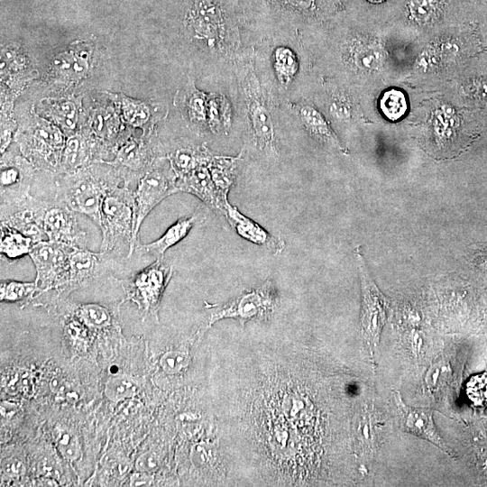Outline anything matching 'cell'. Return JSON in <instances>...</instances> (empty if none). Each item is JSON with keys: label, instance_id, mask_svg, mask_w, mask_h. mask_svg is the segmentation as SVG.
<instances>
[{"label": "cell", "instance_id": "obj_1", "mask_svg": "<svg viewBox=\"0 0 487 487\" xmlns=\"http://www.w3.org/2000/svg\"><path fill=\"white\" fill-rule=\"evenodd\" d=\"M134 223L133 191L127 183L114 185L106 191L101 205L98 225L102 231L100 253H111L127 246L129 257L134 251Z\"/></svg>", "mask_w": 487, "mask_h": 487}, {"label": "cell", "instance_id": "obj_2", "mask_svg": "<svg viewBox=\"0 0 487 487\" xmlns=\"http://www.w3.org/2000/svg\"><path fill=\"white\" fill-rule=\"evenodd\" d=\"M118 183L119 178L113 180L101 179L86 167L65 173L57 183L56 198L72 211L87 216L99 225L103 198L106 191Z\"/></svg>", "mask_w": 487, "mask_h": 487}, {"label": "cell", "instance_id": "obj_3", "mask_svg": "<svg viewBox=\"0 0 487 487\" xmlns=\"http://www.w3.org/2000/svg\"><path fill=\"white\" fill-rule=\"evenodd\" d=\"M362 289V308L360 315L361 331L369 352L372 367H376V353L381 335L388 319L390 299L379 289L366 266L362 247L354 250Z\"/></svg>", "mask_w": 487, "mask_h": 487}, {"label": "cell", "instance_id": "obj_4", "mask_svg": "<svg viewBox=\"0 0 487 487\" xmlns=\"http://www.w3.org/2000/svg\"><path fill=\"white\" fill-rule=\"evenodd\" d=\"M279 303V293L272 279L262 285L244 290L224 304L209 307L207 325L224 318H235L242 326L253 319H264L271 316Z\"/></svg>", "mask_w": 487, "mask_h": 487}, {"label": "cell", "instance_id": "obj_5", "mask_svg": "<svg viewBox=\"0 0 487 487\" xmlns=\"http://www.w3.org/2000/svg\"><path fill=\"white\" fill-rule=\"evenodd\" d=\"M70 249L71 245L49 240L33 244L29 256L36 270L37 292L55 289L61 293L66 290Z\"/></svg>", "mask_w": 487, "mask_h": 487}, {"label": "cell", "instance_id": "obj_6", "mask_svg": "<svg viewBox=\"0 0 487 487\" xmlns=\"http://www.w3.org/2000/svg\"><path fill=\"white\" fill-rule=\"evenodd\" d=\"M178 191L177 175L171 164L170 167L161 163L152 166L141 176L133 191L135 205L134 249L142 221L161 201Z\"/></svg>", "mask_w": 487, "mask_h": 487}, {"label": "cell", "instance_id": "obj_7", "mask_svg": "<svg viewBox=\"0 0 487 487\" xmlns=\"http://www.w3.org/2000/svg\"><path fill=\"white\" fill-rule=\"evenodd\" d=\"M262 52L268 86L280 96L293 92L300 73V56L295 43L290 39L271 40Z\"/></svg>", "mask_w": 487, "mask_h": 487}, {"label": "cell", "instance_id": "obj_8", "mask_svg": "<svg viewBox=\"0 0 487 487\" xmlns=\"http://www.w3.org/2000/svg\"><path fill=\"white\" fill-rule=\"evenodd\" d=\"M172 273L170 266L157 259L123 282L126 299L135 302L142 313L157 317L161 299Z\"/></svg>", "mask_w": 487, "mask_h": 487}, {"label": "cell", "instance_id": "obj_9", "mask_svg": "<svg viewBox=\"0 0 487 487\" xmlns=\"http://www.w3.org/2000/svg\"><path fill=\"white\" fill-rule=\"evenodd\" d=\"M17 140L23 153L32 164L51 170L60 169L65 141L57 127L45 122H38L22 131Z\"/></svg>", "mask_w": 487, "mask_h": 487}, {"label": "cell", "instance_id": "obj_10", "mask_svg": "<svg viewBox=\"0 0 487 487\" xmlns=\"http://www.w3.org/2000/svg\"><path fill=\"white\" fill-rule=\"evenodd\" d=\"M48 201L29 195L20 201L1 205V224L32 238L35 243L43 241V216Z\"/></svg>", "mask_w": 487, "mask_h": 487}, {"label": "cell", "instance_id": "obj_11", "mask_svg": "<svg viewBox=\"0 0 487 487\" xmlns=\"http://www.w3.org/2000/svg\"><path fill=\"white\" fill-rule=\"evenodd\" d=\"M400 427L402 431L428 441L443 452L452 455L449 446L437 431L433 419V410L408 406L400 392L392 391Z\"/></svg>", "mask_w": 487, "mask_h": 487}, {"label": "cell", "instance_id": "obj_12", "mask_svg": "<svg viewBox=\"0 0 487 487\" xmlns=\"http://www.w3.org/2000/svg\"><path fill=\"white\" fill-rule=\"evenodd\" d=\"M33 176L32 162L19 156L2 157L0 172L1 205L20 201L29 195Z\"/></svg>", "mask_w": 487, "mask_h": 487}, {"label": "cell", "instance_id": "obj_13", "mask_svg": "<svg viewBox=\"0 0 487 487\" xmlns=\"http://www.w3.org/2000/svg\"><path fill=\"white\" fill-rule=\"evenodd\" d=\"M209 159L210 156L208 155L189 172L179 177L177 179V187L179 191L197 196L212 210L225 216L229 202L227 197L223 196L218 191L211 178L207 167Z\"/></svg>", "mask_w": 487, "mask_h": 487}, {"label": "cell", "instance_id": "obj_14", "mask_svg": "<svg viewBox=\"0 0 487 487\" xmlns=\"http://www.w3.org/2000/svg\"><path fill=\"white\" fill-rule=\"evenodd\" d=\"M43 231L47 240L71 246L85 237L72 211L60 200L48 202L43 216Z\"/></svg>", "mask_w": 487, "mask_h": 487}, {"label": "cell", "instance_id": "obj_15", "mask_svg": "<svg viewBox=\"0 0 487 487\" xmlns=\"http://www.w3.org/2000/svg\"><path fill=\"white\" fill-rule=\"evenodd\" d=\"M225 216L234 231L247 241L265 246L274 253H280L283 250L285 244L280 237L271 234L257 223L241 214L230 203Z\"/></svg>", "mask_w": 487, "mask_h": 487}, {"label": "cell", "instance_id": "obj_16", "mask_svg": "<svg viewBox=\"0 0 487 487\" xmlns=\"http://www.w3.org/2000/svg\"><path fill=\"white\" fill-rule=\"evenodd\" d=\"M102 253H93L79 246H71L69 262V278L66 291L88 285L97 275Z\"/></svg>", "mask_w": 487, "mask_h": 487}, {"label": "cell", "instance_id": "obj_17", "mask_svg": "<svg viewBox=\"0 0 487 487\" xmlns=\"http://www.w3.org/2000/svg\"><path fill=\"white\" fill-rule=\"evenodd\" d=\"M249 118L256 145L269 155L275 153V130L271 116L264 104L252 100L249 104Z\"/></svg>", "mask_w": 487, "mask_h": 487}, {"label": "cell", "instance_id": "obj_18", "mask_svg": "<svg viewBox=\"0 0 487 487\" xmlns=\"http://www.w3.org/2000/svg\"><path fill=\"white\" fill-rule=\"evenodd\" d=\"M199 217L200 213H195L192 216L178 219L157 240L143 245H138L140 253L161 259L169 248L187 236Z\"/></svg>", "mask_w": 487, "mask_h": 487}, {"label": "cell", "instance_id": "obj_19", "mask_svg": "<svg viewBox=\"0 0 487 487\" xmlns=\"http://www.w3.org/2000/svg\"><path fill=\"white\" fill-rule=\"evenodd\" d=\"M449 0H406L407 18L420 26L435 24L447 14Z\"/></svg>", "mask_w": 487, "mask_h": 487}, {"label": "cell", "instance_id": "obj_20", "mask_svg": "<svg viewBox=\"0 0 487 487\" xmlns=\"http://www.w3.org/2000/svg\"><path fill=\"white\" fill-rule=\"evenodd\" d=\"M91 158V143L83 135H71L65 142L60 169L61 172L70 173L87 167Z\"/></svg>", "mask_w": 487, "mask_h": 487}, {"label": "cell", "instance_id": "obj_21", "mask_svg": "<svg viewBox=\"0 0 487 487\" xmlns=\"http://www.w3.org/2000/svg\"><path fill=\"white\" fill-rule=\"evenodd\" d=\"M298 116L315 139L345 152L326 120L317 109L308 105L301 106L298 108Z\"/></svg>", "mask_w": 487, "mask_h": 487}, {"label": "cell", "instance_id": "obj_22", "mask_svg": "<svg viewBox=\"0 0 487 487\" xmlns=\"http://www.w3.org/2000/svg\"><path fill=\"white\" fill-rule=\"evenodd\" d=\"M150 161V152L144 143L135 139H128L118 148L111 164L133 171H141L148 166Z\"/></svg>", "mask_w": 487, "mask_h": 487}, {"label": "cell", "instance_id": "obj_23", "mask_svg": "<svg viewBox=\"0 0 487 487\" xmlns=\"http://www.w3.org/2000/svg\"><path fill=\"white\" fill-rule=\"evenodd\" d=\"M265 2L278 14L294 20L295 17L306 19L318 16L326 6L323 0H265Z\"/></svg>", "mask_w": 487, "mask_h": 487}, {"label": "cell", "instance_id": "obj_24", "mask_svg": "<svg viewBox=\"0 0 487 487\" xmlns=\"http://www.w3.org/2000/svg\"><path fill=\"white\" fill-rule=\"evenodd\" d=\"M35 242L21 232L1 224L0 253L9 260L29 254Z\"/></svg>", "mask_w": 487, "mask_h": 487}, {"label": "cell", "instance_id": "obj_25", "mask_svg": "<svg viewBox=\"0 0 487 487\" xmlns=\"http://www.w3.org/2000/svg\"><path fill=\"white\" fill-rule=\"evenodd\" d=\"M237 160L238 158L210 157L207 162L211 178L218 191L225 197H227L234 182Z\"/></svg>", "mask_w": 487, "mask_h": 487}, {"label": "cell", "instance_id": "obj_26", "mask_svg": "<svg viewBox=\"0 0 487 487\" xmlns=\"http://www.w3.org/2000/svg\"><path fill=\"white\" fill-rule=\"evenodd\" d=\"M88 52L82 49L60 55L54 61L57 74L68 80L81 78L87 71Z\"/></svg>", "mask_w": 487, "mask_h": 487}, {"label": "cell", "instance_id": "obj_27", "mask_svg": "<svg viewBox=\"0 0 487 487\" xmlns=\"http://www.w3.org/2000/svg\"><path fill=\"white\" fill-rule=\"evenodd\" d=\"M373 418L374 415L368 408L357 415L354 432L359 452L363 455H372L376 448V423Z\"/></svg>", "mask_w": 487, "mask_h": 487}, {"label": "cell", "instance_id": "obj_28", "mask_svg": "<svg viewBox=\"0 0 487 487\" xmlns=\"http://www.w3.org/2000/svg\"><path fill=\"white\" fill-rule=\"evenodd\" d=\"M458 123L455 111L448 106H443L434 115L432 130L439 142L451 140L457 128Z\"/></svg>", "mask_w": 487, "mask_h": 487}, {"label": "cell", "instance_id": "obj_29", "mask_svg": "<svg viewBox=\"0 0 487 487\" xmlns=\"http://www.w3.org/2000/svg\"><path fill=\"white\" fill-rule=\"evenodd\" d=\"M76 313L84 325L95 329H105L114 323L111 312L99 304L79 305L76 309Z\"/></svg>", "mask_w": 487, "mask_h": 487}, {"label": "cell", "instance_id": "obj_30", "mask_svg": "<svg viewBox=\"0 0 487 487\" xmlns=\"http://www.w3.org/2000/svg\"><path fill=\"white\" fill-rule=\"evenodd\" d=\"M138 388L133 379L124 374L110 377L105 385V395L113 402L133 398Z\"/></svg>", "mask_w": 487, "mask_h": 487}, {"label": "cell", "instance_id": "obj_31", "mask_svg": "<svg viewBox=\"0 0 487 487\" xmlns=\"http://www.w3.org/2000/svg\"><path fill=\"white\" fill-rule=\"evenodd\" d=\"M38 291L34 282L5 280L0 285L1 301H20L32 298Z\"/></svg>", "mask_w": 487, "mask_h": 487}, {"label": "cell", "instance_id": "obj_32", "mask_svg": "<svg viewBox=\"0 0 487 487\" xmlns=\"http://www.w3.org/2000/svg\"><path fill=\"white\" fill-rule=\"evenodd\" d=\"M383 115L390 120H398L407 111V100L400 90L391 89L384 92L380 102Z\"/></svg>", "mask_w": 487, "mask_h": 487}, {"label": "cell", "instance_id": "obj_33", "mask_svg": "<svg viewBox=\"0 0 487 487\" xmlns=\"http://www.w3.org/2000/svg\"><path fill=\"white\" fill-rule=\"evenodd\" d=\"M188 354L181 350H171L164 353L160 358L161 369L168 374H176L183 372L189 364Z\"/></svg>", "mask_w": 487, "mask_h": 487}, {"label": "cell", "instance_id": "obj_34", "mask_svg": "<svg viewBox=\"0 0 487 487\" xmlns=\"http://www.w3.org/2000/svg\"><path fill=\"white\" fill-rule=\"evenodd\" d=\"M56 443L61 455L69 461L79 458L81 452L77 438L69 432L61 430L58 433Z\"/></svg>", "mask_w": 487, "mask_h": 487}, {"label": "cell", "instance_id": "obj_35", "mask_svg": "<svg viewBox=\"0 0 487 487\" xmlns=\"http://www.w3.org/2000/svg\"><path fill=\"white\" fill-rule=\"evenodd\" d=\"M124 116L127 122L134 126L144 125L149 119V110L144 106L124 102Z\"/></svg>", "mask_w": 487, "mask_h": 487}, {"label": "cell", "instance_id": "obj_36", "mask_svg": "<svg viewBox=\"0 0 487 487\" xmlns=\"http://www.w3.org/2000/svg\"><path fill=\"white\" fill-rule=\"evenodd\" d=\"M355 63L361 69H374L380 65V53L372 48L363 47L355 54Z\"/></svg>", "mask_w": 487, "mask_h": 487}, {"label": "cell", "instance_id": "obj_37", "mask_svg": "<svg viewBox=\"0 0 487 487\" xmlns=\"http://www.w3.org/2000/svg\"><path fill=\"white\" fill-rule=\"evenodd\" d=\"M427 375V386L433 390H436L438 387L440 388L447 379L446 364H442L441 363H436L433 367H430Z\"/></svg>", "mask_w": 487, "mask_h": 487}, {"label": "cell", "instance_id": "obj_38", "mask_svg": "<svg viewBox=\"0 0 487 487\" xmlns=\"http://www.w3.org/2000/svg\"><path fill=\"white\" fill-rule=\"evenodd\" d=\"M188 106L190 111H192L190 116L192 119L197 120L198 122L203 121L207 117V107L205 106V100L203 96H200L198 94L192 96L188 102Z\"/></svg>", "mask_w": 487, "mask_h": 487}, {"label": "cell", "instance_id": "obj_39", "mask_svg": "<svg viewBox=\"0 0 487 487\" xmlns=\"http://www.w3.org/2000/svg\"><path fill=\"white\" fill-rule=\"evenodd\" d=\"M158 465V459L154 454L146 453L140 456L136 461V468L142 473H150L156 470Z\"/></svg>", "mask_w": 487, "mask_h": 487}, {"label": "cell", "instance_id": "obj_40", "mask_svg": "<svg viewBox=\"0 0 487 487\" xmlns=\"http://www.w3.org/2000/svg\"><path fill=\"white\" fill-rule=\"evenodd\" d=\"M330 114L339 120H347L350 118V107L348 104L341 99H335L329 107Z\"/></svg>", "mask_w": 487, "mask_h": 487}, {"label": "cell", "instance_id": "obj_41", "mask_svg": "<svg viewBox=\"0 0 487 487\" xmlns=\"http://www.w3.org/2000/svg\"><path fill=\"white\" fill-rule=\"evenodd\" d=\"M5 471L9 474L17 475L22 471V464L16 460H10L9 463L5 465Z\"/></svg>", "mask_w": 487, "mask_h": 487}]
</instances>
